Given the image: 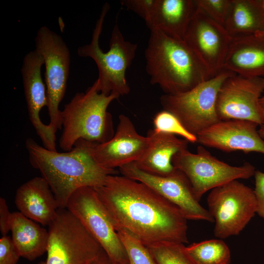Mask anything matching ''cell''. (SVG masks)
I'll use <instances>...</instances> for the list:
<instances>
[{"label": "cell", "mask_w": 264, "mask_h": 264, "mask_svg": "<svg viewBox=\"0 0 264 264\" xmlns=\"http://www.w3.org/2000/svg\"><path fill=\"white\" fill-rule=\"evenodd\" d=\"M15 203L19 212L43 225H49L59 208L48 184L42 176L35 177L17 190Z\"/></svg>", "instance_id": "18"}, {"label": "cell", "mask_w": 264, "mask_h": 264, "mask_svg": "<svg viewBox=\"0 0 264 264\" xmlns=\"http://www.w3.org/2000/svg\"><path fill=\"white\" fill-rule=\"evenodd\" d=\"M231 39L223 26L196 6L184 40L207 68L212 77L223 69Z\"/></svg>", "instance_id": "14"}, {"label": "cell", "mask_w": 264, "mask_h": 264, "mask_svg": "<svg viewBox=\"0 0 264 264\" xmlns=\"http://www.w3.org/2000/svg\"><path fill=\"white\" fill-rule=\"evenodd\" d=\"M43 65V56L35 49L31 51L24 57L21 73L29 120L43 147L56 151V133L48 124H44L40 116L42 109L48 104L46 87L41 75Z\"/></svg>", "instance_id": "15"}, {"label": "cell", "mask_w": 264, "mask_h": 264, "mask_svg": "<svg viewBox=\"0 0 264 264\" xmlns=\"http://www.w3.org/2000/svg\"><path fill=\"white\" fill-rule=\"evenodd\" d=\"M95 143L79 139L70 151L58 152L32 138L26 140L30 163L48 184L59 208H66L69 198L78 189L100 186L109 175L117 174L115 169L105 168L96 161L93 154Z\"/></svg>", "instance_id": "2"}, {"label": "cell", "mask_w": 264, "mask_h": 264, "mask_svg": "<svg viewBox=\"0 0 264 264\" xmlns=\"http://www.w3.org/2000/svg\"><path fill=\"white\" fill-rule=\"evenodd\" d=\"M21 256L12 239L7 236L0 239V264H17Z\"/></svg>", "instance_id": "29"}, {"label": "cell", "mask_w": 264, "mask_h": 264, "mask_svg": "<svg viewBox=\"0 0 264 264\" xmlns=\"http://www.w3.org/2000/svg\"><path fill=\"white\" fill-rule=\"evenodd\" d=\"M145 58L150 83L165 94L186 92L212 77L184 40L158 30L150 32Z\"/></svg>", "instance_id": "3"}, {"label": "cell", "mask_w": 264, "mask_h": 264, "mask_svg": "<svg viewBox=\"0 0 264 264\" xmlns=\"http://www.w3.org/2000/svg\"><path fill=\"white\" fill-rule=\"evenodd\" d=\"M147 136L150 140L149 146L141 157L134 163L149 174L162 176L171 175L176 170L172 162L173 157L187 149L189 141L154 129L149 130Z\"/></svg>", "instance_id": "20"}, {"label": "cell", "mask_w": 264, "mask_h": 264, "mask_svg": "<svg viewBox=\"0 0 264 264\" xmlns=\"http://www.w3.org/2000/svg\"><path fill=\"white\" fill-rule=\"evenodd\" d=\"M172 162L187 177L199 201L207 191L234 180L248 179L256 171L249 162L239 166L230 165L212 155L202 145L198 147L196 154L187 149L177 153Z\"/></svg>", "instance_id": "8"}, {"label": "cell", "mask_w": 264, "mask_h": 264, "mask_svg": "<svg viewBox=\"0 0 264 264\" xmlns=\"http://www.w3.org/2000/svg\"><path fill=\"white\" fill-rule=\"evenodd\" d=\"M110 8L108 3L103 6L90 43L79 47L77 53L80 57H89L95 62L98 69V77L94 82L97 91L106 95L114 94L120 97L130 91L126 72L135 57L137 44L126 41L116 23L111 34L110 49L106 52L103 51L99 39Z\"/></svg>", "instance_id": "5"}, {"label": "cell", "mask_w": 264, "mask_h": 264, "mask_svg": "<svg viewBox=\"0 0 264 264\" xmlns=\"http://www.w3.org/2000/svg\"><path fill=\"white\" fill-rule=\"evenodd\" d=\"M259 104L262 110H264V96H262L259 100Z\"/></svg>", "instance_id": "35"}, {"label": "cell", "mask_w": 264, "mask_h": 264, "mask_svg": "<svg viewBox=\"0 0 264 264\" xmlns=\"http://www.w3.org/2000/svg\"><path fill=\"white\" fill-rule=\"evenodd\" d=\"M264 91V77H245L235 73L222 83L216 110L220 120L242 119L264 124L259 100Z\"/></svg>", "instance_id": "13"}, {"label": "cell", "mask_w": 264, "mask_h": 264, "mask_svg": "<svg viewBox=\"0 0 264 264\" xmlns=\"http://www.w3.org/2000/svg\"><path fill=\"white\" fill-rule=\"evenodd\" d=\"M94 188L116 231H126L146 246L188 242L187 220L180 209L146 184L110 175Z\"/></svg>", "instance_id": "1"}, {"label": "cell", "mask_w": 264, "mask_h": 264, "mask_svg": "<svg viewBox=\"0 0 264 264\" xmlns=\"http://www.w3.org/2000/svg\"><path fill=\"white\" fill-rule=\"evenodd\" d=\"M207 202L214 235L220 239L239 235L256 214L254 190L238 180L211 190Z\"/></svg>", "instance_id": "9"}, {"label": "cell", "mask_w": 264, "mask_h": 264, "mask_svg": "<svg viewBox=\"0 0 264 264\" xmlns=\"http://www.w3.org/2000/svg\"><path fill=\"white\" fill-rule=\"evenodd\" d=\"M223 69L245 77H264V33L231 38Z\"/></svg>", "instance_id": "19"}, {"label": "cell", "mask_w": 264, "mask_h": 264, "mask_svg": "<svg viewBox=\"0 0 264 264\" xmlns=\"http://www.w3.org/2000/svg\"><path fill=\"white\" fill-rule=\"evenodd\" d=\"M149 141L147 136L137 132L129 117L120 114L113 136L106 142L95 143L93 156L98 163L105 168H119L137 161L147 150Z\"/></svg>", "instance_id": "17"}, {"label": "cell", "mask_w": 264, "mask_h": 264, "mask_svg": "<svg viewBox=\"0 0 264 264\" xmlns=\"http://www.w3.org/2000/svg\"><path fill=\"white\" fill-rule=\"evenodd\" d=\"M119 171L122 176L146 184L176 205L187 220L214 222L208 210L199 203L189 179L180 170L176 169L170 176H159L141 170L132 162L120 167Z\"/></svg>", "instance_id": "12"}, {"label": "cell", "mask_w": 264, "mask_h": 264, "mask_svg": "<svg viewBox=\"0 0 264 264\" xmlns=\"http://www.w3.org/2000/svg\"><path fill=\"white\" fill-rule=\"evenodd\" d=\"M48 232L46 264H91L102 250L66 208L58 209Z\"/></svg>", "instance_id": "6"}, {"label": "cell", "mask_w": 264, "mask_h": 264, "mask_svg": "<svg viewBox=\"0 0 264 264\" xmlns=\"http://www.w3.org/2000/svg\"><path fill=\"white\" fill-rule=\"evenodd\" d=\"M35 50L43 57L48 100L49 125L56 133L62 128L59 105L66 93L69 73V50L62 38L46 26L38 30Z\"/></svg>", "instance_id": "10"}, {"label": "cell", "mask_w": 264, "mask_h": 264, "mask_svg": "<svg viewBox=\"0 0 264 264\" xmlns=\"http://www.w3.org/2000/svg\"><path fill=\"white\" fill-rule=\"evenodd\" d=\"M119 97L99 92L95 82L85 92L76 93L61 111V149L69 151L79 139L99 144L111 139L115 132L112 115L107 109Z\"/></svg>", "instance_id": "4"}, {"label": "cell", "mask_w": 264, "mask_h": 264, "mask_svg": "<svg viewBox=\"0 0 264 264\" xmlns=\"http://www.w3.org/2000/svg\"><path fill=\"white\" fill-rule=\"evenodd\" d=\"M186 250L195 264H229L231 252L220 239H212L193 243Z\"/></svg>", "instance_id": "24"}, {"label": "cell", "mask_w": 264, "mask_h": 264, "mask_svg": "<svg viewBox=\"0 0 264 264\" xmlns=\"http://www.w3.org/2000/svg\"><path fill=\"white\" fill-rule=\"evenodd\" d=\"M126 251L128 264H156L147 246L128 232L117 231Z\"/></svg>", "instance_id": "26"}, {"label": "cell", "mask_w": 264, "mask_h": 264, "mask_svg": "<svg viewBox=\"0 0 264 264\" xmlns=\"http://www.w3.org/2000/svg\"><path fill=\"white\" fill-rule=\"evenodd\" d=\"M262 6L264 11V0H262Z\"/></svg>", "instance_id": "38"}, {"label": "cell", "mask_w": 264, "mask_h": 264, "mask_svg": "<svg viewBox=\"0 0 264 264\" xmlns=\"http://www.w3.org/2000/svg\"><path fill=\"white\" fill-rule=\"evenodd\" d=\"M254 176L255 181L254 192L256 200V214L264 219V173L256 170Z\"/></svg>", "instance_id": "31"}, {"label": "cell", "mask_w": 264, "mask_h": 264, "mask_svg": "<svg viewBox=\"0 0 264 264\" xmlns=\"http://www.w3.org/2000/svg\"><path fill=\"white\" fill-rule=\"evenodd\" d=\"M195 2L198 8L224 27L231 0H195Z\"/></svg>", "instance_id": "28"}, {"label": "cell", "mask_w": 264, "mask_h": 264, "mask_svg": "<svg viewBox=\"0 0 264 264\" xmlns=\"http://www.w3.org/2000/svg\"><path fill=\"white\" fill-rule=\"evenodd\" d=\"M233 74L223 69L186 92L161 95L160 104L163 110L173 114L189 132L197 136L220 121L216 110L218 93L223 81Z\"/></svg>", "instance_id": "7"}, {"label": "cell", "mask_w": 264, "mask_h": 264, "mask_svg": "<svg viewBox=\"0 0 264 264\" xmlns=\"http://www.w3.org/2000/svg\"><path fill=\"white\" fill-rule=\"evenodd\" d=\"M196 9L193 0H156L146 24L150 31L184 40Z\"/></svg>", "instance_id": "21"}, {"label": "cell", "mask_w": 264, "mask_h": 264, "mask_svg": "<svg viewBox=\"0 0 264 264\" xmlns=\"http://www.w3.org/2000/svg\"><path fill=\"white\" fill-rule=\"evenodd\" d=\"M66 209L80 221L113 264H128L125 248L93 187L76 190L69 198Z\"/></svg>", "instance_id": "11"}, {"label": "cell", "mask_w": 264, "mask_h": 264, "mask_svg": "<svg viewBox=\"0 0 264 264\" xmlns=\"http://www.w3.org/2000/svg\"><path fill=\"white\" fill-rule=\"evenodd\" d=\"M156 0H122L121 5L137 14L145 21L148 19Z\"/></svg>", "instance_id": "30"}, {"label": "cell", "mask_w": 264, "mask_h": 264, "mask_svg": "<svg viewBox=\"0 0 264 264\" xmlns=\"http://www.w3.org/2000/svg\"><path fill=\"white\" fill-rule=\"evenodd\" d=\"M153 123L154 129L157 132L179 135L189 142H197V136L189 132L178 118L167 110L158 112L154 116Z\"/></svg>", "instance_id": "27"}, {"label": "cell", "mask_w": 264, "mask_h": 264, "mask_svg": "<svg viewBox=\"0 0 264 264\" xmlns=\"http://www.w3.org/2000/svg\"><path fill=\"white\" fill-rule=\"evenodd\" d=\"M91 264H113V263L102 249L99 255Z\"/></svg>", "instance_id": "33"}, {"label": "cell", "mask_w": 264, "mask_h": 264, "mask_svg": "<svg viewBox=\"0 0 264 264\" xmlns=\"http://www.w3.org/2000/svg\"><path fill=\"white\" fill-rule=\"evenodd\" d=\"M262 114L263 118V119L264 120V110H262Z\"/></svg>", "instance_id": "36"}, {"label": "cell", "mask_w": 264, "mask_h": 264, "mask_svg": "<svg viewBox=\"0 0 264 264\" xmlns=\"http://www.w3.org/2000/svg\"><path fill=\"white\" fill-rule=\"evenodd\" d=\"M224 27L231 38L264 33L262 0H231Z\"/></svg>", "instance_id": "23"}, {"label": "cell", "mask_w": 264, "mask_h": 264, "mask_svg": "<svg viewBox=\"0 0 264 264\" xmlns=\"http://www.w3.org/2000/svg\"><path fill=\"white\" fill-rule=\"evenodd\" d=\"M258 132L260 136L263 138H264V124L261 125L260 128L258 130Z\"/></svg>", "instance_id": "34"}, {"label": "cell", "mask_w": 264, "mask_h": 264, "mask_svg": "<svg viewBox=\"0 0 264 264\" xmlns=\"http://www.w3.org/2000/svg\"><path fill=\"white\" fill-rule=\"evenodd\" d=\"M146 246L156 264H195L183 243L162 242Z\"/></svg>", "instance_id": "25"}, {"label": "cell", "mask_w": 264, "mask_h": 264, "mask_svg": "<svg viewBox=\"0 0 264 264\" xmlns=\"http://www.w3.org/2000/svg\"><path fill=\"white\" fill-rule=\"evenodd\" d=\"M10 231L21 257L31 261L46 252L48 231L19 211L12 213Z\"/></svg>", "instance_id": "22"}, {"label": "cell", "mask_w": 264, "mask_h": 264, "mask_svg": "<svg viewBox=\"0 0 264 264\" xmlns=\"http://www.w3.org/2000/svg\"><path fill=\"white\" fill-rule=\"evenodd\" d=\"M38 264H46L45 262L42 261L39 263Z\"/></svg>", "instance_id": "37"}, {"label": "cell", "mask_w": 264, "mask_h": 264, "mask_svg": "<svg viewBox=\"0 0 264 264\" xmlns=\"http://www.w3.org/2000/svg\"><path fill=\"white\" fill-rule=\"evenodd\" d=\"M253 121L242 119L221 120L198 133L197 142L225 152H257L264 154V140Z\"/></svg>", "instance_id": "16"}, {"label": "cell", "mask_w": 264, "mask_h": 264, "mask_svg": "<svg viewBox=\"0 0 264 264\" xmlns=\"http://www.w3.org/2000/svg\"><path fill=\"white\" fill-rule=\"evenodd\" d=\"M12 213L9 210L6 200L0 198V231L2 236H7L11 229Z\"/></svg>", "instance_id": "32"}]
</instances>
